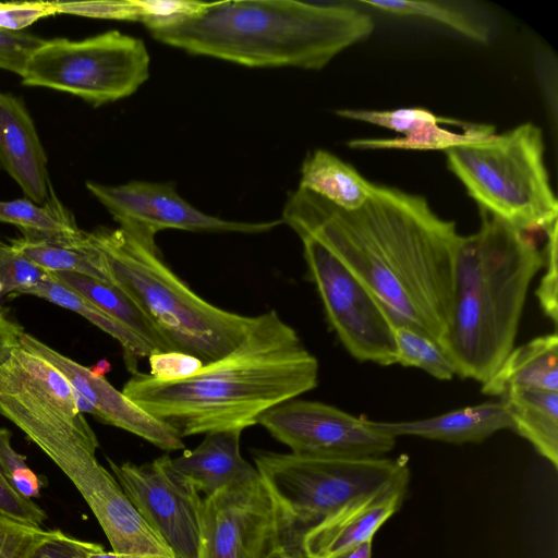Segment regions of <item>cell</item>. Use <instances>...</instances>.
<instances>
[{
    "label": "cell",
    "instance_id": "1",
    "mask_svg": "<svg viewBox=\"0 0 558 558\" xmlns=\"http://www.w3.org/2000/svg\"><path fill=\"white\" fill-rule=\"evenodd\" d=\"M280 219L295 233L318 239L393 324L441 341L460 234L425 197L376 184L363 206L343 210L298 187L289 194Z\"/></svg>",
    "mask_w": 558,
    "mask_h": 558
},
{
    "label": "cell",
    "instance_id": "2",
    "mask_svg": "<svg viewBox=\"0 0 558 558\" xmlns=\"http://www.w3.org/2000/svg\"><path fill=\"white\" fill-rule=\"evenodd\" d=\"M319 364L275 311L255 316L243 340L197 373L165 381L136 372L122 392L181 438L258 424L271 408L313 390Z\"/></svg>",
    "mask_w": 558,
    "mask_h": 558
},
{
    "label": "cell",
    "instance_id": "3",
    "mask_svg": "<svg viewBox=\"0 0 558 558\" xmlns=\"http://www.w3.org/2000/svg\"><path fill=\"white\" fill-rule=\"evenodd\" d=\"M157 41L250 68L320 70L374 31L342 4L298 0L216 1L198 14L146 26Z\"/></svg>",
    "mask_w": 558,
    "mask_h": 558
},
{
    "label": "cell",
    "instance_id": "4",
    "mask_svg": "<svg viewBox=\"0 0 558 558\" xmlns=\"http://www.w3.org/2000/svg\"><path fill=\"white\" fill-rule=\"evenodd\" d=\"M480 229L459 238L449 317L440 341L457 375L485 383L514 348L530 284L544 253L529 235L481 210Z\"/></svg>",
    "mask_w": 558,
    "mask_h": 558
},
{
    "label": "cell",
    "instance_id": "5",
    "mask_svg": "<svg viewBox=\"0 0 558 558\" xmlns=\"http://www.w3.org/2000/svg\"><path fill=\"white\" fill-rule=\"evenodd\" d=\"M110 283L144 314L170 351L193 355L204 365L232 351L255 316L220 308L196 294L160 257L120 228L87 232Z\"/></svg>",
    "mask_w": 558,
    "mask_h": 558
},
{
    "label": "cell",
    "instance_id": "6",
    "mask_svg": "<svg viewBox=\"0 0 558 558\" xmlns=\"http://www.w3.org/2000/svg\"><path fill=\"white\" fill-rule=\"evenodd\" d=\"M481 210L530 233L558 222L542 130L532 122L444 151Z\"/></svg>",
    "mask_w": 558,
    "mask_h": 558
},
{
    "label": "cell",
    "instance_id": "7",
    "mask_svg": "<svg viewBox=\"0 0 558 558\" xmlns=\"http://www.w3.org/2000/svg\"><path fill=\"white\" fill-rule=\"evenodd\" d=\"M255 468L287 520L286 541L304 534L347 505L410 475L408 457L325 458L255 450Z\"/></svg>",
    "mask_w": 558,
    "mask_h": 558
},
{
    "label": "cell",
    "instance_id": "8",
    "mask_svg": "<svg viewBox=\"0 0 558 558\" xmlns=\"http://www.w3.org/2000/svg\"><path fill=\"white\" fill-rule=\"evenodd\" d=\"M149 69L143 40L109 31L82 40H45L21 77L25 86L70 93L98 107L134 94L149 77Z\"/></svg>",
    "mask_w": 558,
    "mask_h": 558
},
{
    "label": "cell",
    "instance_id": "9",
    "mask_svg": "<svg viewBox=\"0 0 558 558\" xmlns=\"http://www.w3.org/2000/svg\"><path fill=\"white\" fill-rule=\"evenodd\" d=\"M330 328L360 362L397 364L393 322L374 295L315 236L296 232Z\"/></svg>",
    "mask_w": 558,
    "mask_h": 558
},
{
    "label": "cell",
    "instance_id": "10",
    "mask_svg": "<svg viewBox=\"0 0 558 558\" xmlns=\"http://www.w3.org/2000/svg\"><path fill=\"white\" fill-rule=\"evenodd\" d=\"M107 460L130 501L174 557L205 558L203 498L170 456L140 465Z\"/></svg>",
    "mask_w": 558,
    "mask_h": 558
},
{
    "label": "cell",
    "instance_id": "11",
    "mask_svg": "<svg viewBox=\"0 0 558 558\" xmlns=\"http://www.w3.org/2000/svg\"><path fill=\"white\" fill-rule=\"evenodd\" d=\"M89 193L109 211L128 235L151 251H159V231L177 229L191 232L258 234L282 223L236 221L203 213L184 199L173 182L130 181L119 185L86 182Z\"/></svg>",
    "mask_w": 558,
    "mask_h": 558
},
{
    "label": "cell",
    "instance_id": "12",
    "mask_svg": "<svg viewBox=\"0 0 558 558\" xmlns=\"http://www.w3.org/2000/svg\"><path fill=\"white\" fill-rule=\"evenodd\" d=\"M205 558H279L287 520L258 474L203 498Z\"/></svg>",
    "mask_w": 558,
    "mask_h": 558
},
{
    "label": "cell",
    "instance_id": "13",
    "mask_svg": "<svg viewBox=\"0 0 558 558\" xmlns=\"http://www.w3.org/2000/svg\"><path fill=\"white\" fill-rule=\"evenodd\" d=\"M258 424L300 456L384 457L396 445V438L379 432L371 420L319 401L288 400L265 412Z\"/></svg>",
    "mask_w": 558,
    "mask_h": 558
},
{
    "label": "cell",
    "instance_id": "14",
    "mask_svg": "<svg viewBox=\"0 0 558 558\" xmlns=\"http://www.w3.org/2000/svg\"><path fill=\"white\" fill-rule=\"evenodd\" d=\"M20 345L54 367L73 389L92 403L94 416L99 421L140 436L166 451L184 448L182 438L172 428L137 407L106 377L93 375L88 367L64 356L29 333H22Z\"/></svg>",
    "mask_w": 558,
    "mask_h": 558
},
{
    "label": "cell",
    "instance_id": "15",
    "mask_svg": "<svg viewBox=\"0 0 558 558\" xmlns=\"http://www.w3.org/2000/svg\"><path fill=\"white\" fill-rule=\"evenodd\" d=\"M410 475L343 507L308 530L302 539L306 558H335L373 539L378 529L402 506Z\"/></svg>",
    "mask_w": 558,
    "mask_h": 558
},
{
    "label": "cell",
    "instance_id": "16",
    "mask_svg": "<svg viewBox=\"0 0 558 558\" xmlns=\"http://www.w3.org/2000/svg\"><path fill=\"white\" fill-rule=\"evenodd\" d=\"M0 168L32 202L44 205L54 195L47 155L28 110L20 98L1 90Z\"/></svg>",
    "mask_w": 558,
    "mask_h": 558
},
{
    "label": "cell",
    "instance_id": "17",
    "mask_svg": "<svg viewBox=\"0 0 558 558\" xmlns=\"http://www.w3.org/2000/svg\"><path fill=\"white\" fill-rule=\"evenodd\" d=\"M372 424L393 438L414 436L448 444H478L502 429H513L502 399L459 408L438 415L400 422Z\"/></svg>",
    "mask_w": 558,
    "mask_h": 558
},
{
    "label": "cell",
    "instance_id": "18",
    "mask_svg": "<svg viewBox=\"0 0 558 558\" xmlns=\"http://www.w3.org/2000/svg\"><path fill=\"white\" fill-rule=\"evenodd\" d=\"M241 429L207 433L196 448L171 458V463L205 497L254 478L256 468L241 456Z\"/></svg>",
    "mask_w": 558,
    "mask_h": 558
},
{
    "label": "cell",
    "instance_id": "19",
    "mask_svg": "<svg viewBox=\"0 0 558 558\" xmlns=\"http://www.w3.org/2000/svg\"><path fill=\"white\" fill-rule=\"evenodd\" d=\"M513 389L558 391L557 332L513 348L497 371L482 384V393L501 398Z\"/></svg>",
    "mask_w": 558,
    "mask_h": 558
},
{
    "label": "cell",
    "instance_id": "20",
    "mask_svg": "<svg viewBox=\"0 0 558 558\" xmlns=\"http://www.w3.org/2000/svg\"><path fill=\"white\" fill-rule=\"evenodd\" d=\"M299 187L343 210L363 206L376 184L326 149H315L303 160Z\"/></svg>",
    "mask_w": 558,
    "mask_h": 558
},
{
    "label": "cell",
    "instance_id": "21",
    "mask_svg": "<svg viewBox=\"0 0 558 558\" xmlns=\"http://www.w3.org/2000/svg\"><path fill=\"white\" fill-rule=\"evenodd\" d=\"M513 432L525 438L555 469L558 468V391L513 389L501 398Z\"/></svg>",
    "mask_w": 558,
    "mask_h": 558
},
{
    "label": "cell",
    "instance_id": "22",
    "mask_svg": "<svg viewBox=\"0 0 558 558\" xmlns=\"http://www.w3.org/2000/svg\"><path fill=\"white\" fill-rule=\"evenodd\" d=\"M11 244L46 272H75L109 282L101 256L90 244L87 232L74 236L23 234Z\"/></svg>",
    "mask_w": 558,
    "mask_h": 558
},
{
    "label": "cell",
    "instance_id": "23",
    "mask_svg": "<svg viewBox=\"0 0 558 558\" xmlns=\"http://www.w3.org/2000/svg\"><path fill=\"white\" fill-rule=\"evenodd\" d=\"M25 294L45 299L63 308L70 310L94 324L96 327L114 338L123 349L126 368L130 373L138 372V361L149 356L155 350L128 327L112 318L101 308L54 279L47 276Z\"/></svg>",
    "mask_w": 558,
    "mask_h": 558
},
{
    "label": "cell",
    "instance_id": "24",
    "mask_svg": "<svg viewBox=\"0 0 558 558\" xmlns=\"http://www.w3.org/2000/svg\"><path fill=\"white\" fill-rule=\"evenodd\" d=\"M145 340L155 351H170L137 306L112 283L75 272H49Z\"/></svg>",
    "mask_w": 558,
    "mask_h": 558
},
{
    "label": "cell",
    "instance_id": "25",
    "mask_svg": "<svg viewBox=\"0 0 558 558\" xmlns=\"http://www.w3.org/2000/svg\"><path fill=\"white\" fill-rule=\"evenodd\" d=\"M0 222L17 227L22 234L74 236L82 230L56 194L44 205L28 198L0 201Z\"/></svg>",
    "mask_w": 558,
    "mask_h": 558
},
{
    "label": "cell",
    "instance_id": "26",
    "mask_svg": "<svg viewBox=\"0 0 558 558\" xmlns=\"http://www.w3.org/2000/svg\"><path fill=\"white\" fill-rule=\"evenodd\" d=\"M359 3L392 15L438 23L475 43L485 44L489 38L486 25L450 3L429 0H361Z\"/></svg>",
    "mask_w": 558,
    "mask_h": 558
},
{
    "label": "cell",
    "instance_id": "27",
    "mask_svg": "<svg viewBox=\"0 0 558 558\" xmlns=\"http://www.w3.org/2000/svg\"><path fill=\"white\" fill-rule=\"evenodd\" d=\"M495 132L489 124L475 123L461 133L436 124L409 136L393 138H354L348 142L352 149L447 150L451 147L476 142Z\"/></svg>",
    "mask_w": 558,
    "mask_h": 558
},
{
    "label": "cell",
    "instance_id": "28",
    "mask_svg": "<svg viewBox=\"0 0 558 558\" xmlns=\"http://www.w3.org/2000/svg\"><path fill=\"white\" fill-rule=\"evenodd\" d=\"M397 364L417 367L436 379L450 380L456 366L439 341L403 324L393 325Z\"/></svg>",
    "mask_w": 558,
    "mask_h": 558
},
{
    "label": "cell",
    "instance_id": "29",
    "mask_svg": "<svg viewBox=\"0 0 558 558\" xmlns=\"http://www.w3.org/2000/svg\"><path fill=\"white\" fill-rule=\"evenodd\" d=\"M336 113L344 119L378 125L401 136H409L436 124L470 129L475 123L439 117L426 108L411 107L392 110L340 109Z\"/></svg>",
    "mask_w": 558,
    "mask_h": 558
},
{
    "label": "cell",
    "instance_id": "30",
    "mask_svg": "<svg viewBox=\"0 0 558 558\" xmlns=\"http://www.w3.org/2000/svg\"><path fill=\"white\" fill-rule=\"evenodd\" d=\"M48 272L23 256L10 243L0 241V283L2 293L10 296L25 294L37 286Z\"/></svg>",
    "mask_w": 558,
    "mask_h": 558
},
{
    "label": "cell",
    "instance_id": "31",
    "mask_svg": "<svg viewBox=\"0 0 558 558\" xmlns=\"http://www.w3.org/2000/svg\"><path fill=\"white\" fill-rule=\"evenodd\" d=\"M0 474L21 496L28 499L39 496L43 481L29 469L26 457L12 447L11 432L3 427H0Z\"/></svg>",
    "mask_w": 558,
    "mask_h": 558
},
{
    "label": "cell",
    "instance_id": "32",
    "mask_svg": "<svg viewBox=\"0 0 558 558\" xmlns=\"http://www.w3.org/2000/svg\"><path fill=\"white\" fill-rule=\"evenodd\" d=\"M57 13L104 20H142L136 0L57 1Z\"/></svg>",
    "mask_w": 558,
    "mask_h": 558
},
{
    "label": "cell",
    "instance_id": "33",
    "mask_svg": "<svg viewBox=\"0 0 558 558\" xmlns=\"http://www.w3.org/2000/svg\"><path fill=\"white\" fill-rule=\"evenodd\" d=\"M557 230L558 222L553 225L547 231V242L544 253L545 271L541 282L535 290V294L544 314L553 320L555 326L558 320V271H557Z\"/></svg>",
    "mask_w": 558,
    "mask_h": 558
},
{
    "label": "cell",
    "instance_id": "34",
    "mask_svg": "<svg viewBox=\"0 0 558 558\" xmlns=\"http://www.w3.org/2000/svg\"><path fill=\"white\" fill-rule=\"evenodd\" d=\"M51 533L0 515V558H25Z\"/></svg>",
    "mask_w": 558,
    "mask_h": 558
},
{
    "label": "cell",
    "instance_id": "35",
    "mask_svg": "<svg viewBox=\"0 0 558 558\" xmlns=\"http://www.w3.org/2000/svg\"><path fill=\"white\" fill-rule=\"evenodd\" d=\"M211 2L193 0H136L145 26L175 22L201 13Z\"/></svg>",
    "mask_w": 558,
    "mask_h": 558
},
{
    "label": "cell",
    "instance_id": "36",
    "mask_svg": "<svg viewBox=\"0 0 558 558\" xmlns=\"http://www.w3.org/2000/svg\"><path fill=\"white\" fill-rule=\"evenodd\" d=\"M44 41L31 33L0 28V69L22 76L29 57Z\"/></svg>",
    "mask_w": 558,
    "mask_h": 558
},
{
    "label": "cell",
    "instance_id": "37",
    "mask_svg": "<svg viewBox=\"0 0 558 558\" xmlns=\"http://www.w3.org/2000/svg\"><path fill=\"white\" fill-rule=\"evenodd\" d=\"M54 14H58L57 1L0 2V28L22 32L36 21Z\"/></svg>",
    "mask_w": 558,
    "mask_h": 558
},
{
    "label": "cell",
    "instance_id": "38",
    "mask_svg": "<svg viewBox=\"0 0 558 558\" xmlns=\"http://www.w3.org/2000/svg\"><path fill=\"white\" fill-rule=\"evenodd\" d=\"M148 362L149 375L165 381L190 377L204 366L197 357L178 351H154Z\"/></svg>",
    "mask_w": 558,
    "mask_h": 558
},
{
    "label": "cell",
    "instance_id": "39",
    "mask_svg": "<svg viewBox=\"0 0 558 558\" xmlns=\"http://www.w3.org/2000/svg\"><path fill=\"white\" fill-rule=\"evenodd\" d=\"M102 546L66 535L59 530L41 541L25 558H87Z\"/></svg>",
    "mask_w": 558,
    "mask_h": 558
},
{
    "label": "cell",
    "instance_id": "40",
    "mask_svg": "<svg viewBox=\"0 0 558 558\" xmlns=\"http://www.w3.org/2000/svg\"><path fill=\"white\" fill-rule=\"evenodd\" d=\"M0 515L33 527H41L47 519L46 512L39 506L13 490L1 474Z\"/></svg>",
    "mask_w": 558,
    "mask_h": 558
},
{
    "label": "cell",
    "instance_id": "41",
    "mask_svg": "<svg viewBox=\"0 0 558 558\" xmlns=\"http://www.w3.org/2000/svg\"><path fill=\"white\" fill-rule=\"evenodd\" d=\"M23 328L10 320L0 311V363L3 362L11 351L20 345V338Z\"/></svg>",
    "mask_w": 558,
    "mask_h": 558
},
{
    "label": "cell",
    "instance_id": "42",
    "mask_svg": "<svg viewBox=\"0 0 558 558\" xmlns=\"http://www.w3.org/2000/svg\"><path fill=\"white\" fill-rule=\"evenodd\" d=\"M87 558H170L151 554H120L114 551H105L104 547L88 555Z\"/></svg>",
    "mask_w": 558,
    "mask_h": 558
},
{
    "label": "cell",
    "instance_id": "43",
    "mask_svg": "<svg viewBox=\"0 0 558 558\" xmlns=\"http://www.w3.org/2000/svg\"><path fill=\"white\" fill-rule=\"evenodd\" d=\"M373 539L366 541L335 558H372Z\"/></svg>",
    "mask_w": 558,
    "mask_h": 558
},
{
    "label": "cell",
    "instance_id": "44",
    "mask_svg": "<svg viewBox=\"0 0 558 558\" xmlns=\"http://www.w3.org/2000/svg\"><path fill=\"white\" fill-rule=\"evenodd\" d=\"M279 558H306L301 545H288L282 548Z\"/></svg>",
    "mask_w": 558,
    "mask_h": 558
},
{
    "label": "cell",
    "instance_id": "45",
    "mask_svg": "<svg viewBox=\"0 0 558 558\" xmlns=\"http://www.w3.org/2000/svg\"><path fill=\"white\" fill-rule=\"evenodd\" d=\"M90 373L95 376L105 377L107 373L111 369V364L108 362V360L102 359L98 361L95 365L92 367H88Z\"/></svg>",
    "mask_w": 558,
    "mask_h": 558
},
{
    "label": "cell",
    "instance_id": "46",
    "mask_svg": "<svg viewBox=\"0 0 558 558\" xmlns=\"http://www.w3.org/2000/svg\"><path fill=\"white\" fill-rule=\"evenodd\" d=\"M2 291H3V289H2V286H1V283H0V294L2 293Z\"/></svg>",
    "mask_w": 558,
    "mask_h": 558
}]
</instances>
